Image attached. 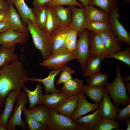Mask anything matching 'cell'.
Returning <instances> with one entry per match:
<instances>
[{
	"label": "cell",
	"instance_id": "6da1fadb",
	"mask_svg": "<svg viewBox=\"0 0 130 130\" xmlns=\"http://www.w3.org/2000/svg\"><path fill=\"white\" fill-rule=\"evenodd\" d=\"M30 81L23 63L18 59L6 63L0 68V106L3 105L9 93L13 90L20 91L24 83Z\"/></svg>",
	"mask_w": 130,
	"mask_h": 130
},
{
	"label": "cell",
	"instance_id": "7a4b0ae2",
	"mask_svg": "<svg viewBox=\"0 0 130 130\" xmlns=\"http://www.w3.org/2000/svg\"><path fill=\"white\" fill-rule=\"evenodd\" d=\"M27 24L35 46L41 52L43 61L46 60L52 54L50 35L45 29L40 28L30 20L27 21Z\"/></svg>",
	"mask_w": 130,
	"mask_h": 130
},
{
	"label": "cell",
	"instance_id": "3957f363",
	"mask_svg": "<svg viewBox=\"0 0 130 130\" xmlns=\"http://www.w3.org/2000/svg\"><path fill=\"white\" fill-rule=\"evenodd\" d=\"M117 74L114 81L111 83L107 82L104 85V89L110 96L115 106L117 109L121 104L126 106L130 104V98L126 92L125 85L122 79L120 66H116Z\"/></svg>",
	"mask_w": 130,
	"mask_h": 130
},
{
	"label": "cell",
	"instance_id": "277c9868",
	"mask_svg": "<svg viewBox=\"0 0 130 130\" xmlns=\"http://www.w3.org/2000/svg\"><path fill=\"white\" fill-rule=\"evenodd\" d=\"M75 59L76 58L74 52L70 51L66 48H64L56 51L39 65L52 70H57L63 68Z\"/></svg>",
	"mask_w": 130,
	"mask_h": 130
},
{
	"label": "cell",
	"instance_id": "5b68a950",
	"mask_svg": "<svg viewBox=\"0 0 130 130\" xmlns=\"http://www.w3.org/2000/svg\"><path fill=\"white\" fill-rule=\"evenodd\" d=\"M90 34L89 31L86 29H85L79 35L74 52L76 59L79 62L83 72L85 70L88 60L91 56Z\"/></svg>",
	"mask_w": 130,
	"mask_h": 130
},
{
	"label": "cell",
	"instance_id": "8992f818",
	"mask_svg": "<svg viewBox=\"0 0 130 130\" xmlns=\"http://www.w3.org/2000/svg\"><path fill=\"white\" fill-rule=\"evenodd\" d=\"M120 8L117 5L109 13L108 21L112 32L120 42L130 46V34L119 20Z\"/></svg>",
	"mask_w": 130,
	"mask_h": 130
},
{
	"label": "cell",
	"instance_id": "52a82bcc",
	"mask_svg": "<svg viewBox=\"0 0 130 130\" xmlns=\"http://www.w3.org/2000/svg\"><path fill=\"white\" fill-rule=\"evenodd\" d=\"M50 121L47 130H77L78 124L71 117L48 108Z\"/></svg>",
	"mask_w": 130,
	"mask_h": 130
},
{
	"label": "cell",
	"instance_id": "ba28073f",
	"mask_svg": "<svg viewBox=\"0 0 130 130\" xmlns=\"http://www.w3.org/2000/svg\"><path fill=\"white\" fill-rule=\"evenodd\" d=\"M27 97L25 91H21L17 99L16 105L12 116L8 121L7 128L8 130H16V126L21 127L23 130H26V122L22 120L21 117L23 108L26 104L28 102Z\"/></svg>",
	"mask_w": 130,
	"mask_h": 130
},
{
	"label": "cell",
	"instance_id": "9c48e42d",
	"mask_svg": "<svg viewBox=\"0 0 130 130\" xmlns=\"http://www.w3.org/2000/svg\"><path fill=\"white\" fill-rule=\"evenodd\" d=\"M29 36V34L9 28L0 34V44L4 47L10 48L17 43L26 44Z\"/></svg>",
	"mask_w": 130,
	"mask_h": 130
},
{
	"label": "cell",
	"instance_id": "30bf717a",
	"mask_svg": "<svg viewBox=\"0 0 130 130\" xmlns=\"http://www.w3.org/2000/svg\"><path fill=\"white\" fill-rule=\"evenodd\" d=\"M71 25L63 24L55 29L50 35L52 53L61 49L66 48L65 41L66 35L72 29Z\"/></svg>",
	"mask_w": 130,
	"mask_h": 130
},
{
	"label": "cell",
	"instance_id": "8fae6325",
	"mask_svg": "<svg viewBox=\"0 0 130 130\" xmlns=\"http://www.w3.org/2000/svg\"><path fill=\"white\" fill-rule=\"evenodd\" d=\"M89 44L91 56L98 57L102 60L106 58L108 53L99 34L92 32L90 34Z\"/></svg>",
	"mask_w": 130,
	"mask_h": 130
},
{
	"label": "cell",
	"instance_id": "7c38bea8",
	"mask_svg": "<svg viewBox=\"0 0 130 130\" xmlns=\"http://www.w3.org/2000/svg\"><path fill=\"white\" fill-rule=\"evenodd\" d=\"M99 106V104H93L88 102L84 93L81 91L77 107L71 118L75 121L82 116L95 111Z\"/></svg>",
	"mask_w": 130,
	"mask_h": 130
},
{
	"label": "cell",
	"instance_id": "4fadbf2b",
	"mask_svg": "<svg viewBox=\"0 0 130 130\" xmlns=\"http://www.w3.org/2000/svg\"><path fill=\"white\" fill-rule=\"evenodd\" d=\"M72 15L71 26L72 29L79 35L85 29L87 22L85 15V7L77 8L71 6Z\"/></svg>",
	"mask_w": 130,
	"mask_h": 130
},
{
	"label": "cell",
	"instance_id": "5bb4252c",
	"mask_svg": "<svg viewBox=\"0 0 130 130\" xmlns=\"http://www.w3.org/2000/svg\"><path fill=\"white\" fill-rule=\"evenodd\" d=\"M20 91L13 90L8 94L5 101L4 110L0 114V124L7 127L8 120L10 117L16 99Z\"/></svg>",
	"mask_w": 130,
	"mask_h": 130
},
{
	"label": "cell",
	"instance_id": "9a60e30c",
	"mask_svg": "<svg viewBox=\"0 0 130 130\" xmlns=\"http://www.w3.org/2000/svg\"><path fill=\"white\" fill-rule=\"evenodd\" d=\"M99 104V108L103 117L114 120H116L119 109L113 105L109 95L104 89L103 99Z\"/></svg>",
	"mask_w": 130,
	"mask_h": 130
},
{
	"label": "cell",
	"instance_id": "2e32d148",
	"mask_svg": "<svg viewBox=\"0 0 130 130\" xmlns=\"http://www.w3.org/2000/svg\"><path fill=\"white\" fill-rule=\"evenodd\" d=\"M99 34L104 42L108 55L122 50L120 41L115 36L110 29Z\"/></svg>",
	"mask_w": 130,
	"mask_h": 130
},
{
	"label": "cell",
	"instance_id": "e0dca14e",
	"mask_svg": "<svg viewBox=\"0 0 130 130\" xmlns=\"http://www.w3.org/2000/svg\"><path fill=\"white\" fill-rule=\"evenodd\" d=\"M9 3L7 20L10 24L12 29L17 32L29 34V31L22 23L19 14L14 8L13 4Z\"/></svg>",
	"mask_w": 130,
	"mask_h": 130
},
{
	"label": "cell",
	"instance_id": "ac0fdd59",
	"mask_svg": "<svg viewBox=\"0 0 130 130\" xmlns=\"http://www.w3.org/2000/svg\"><path fill=\"white\" fill-rule=\"evenodd\" d=\"M80 92L69 96L64 103L53 110L58 113L71 117L77 107Z\"/></svg>",
	"mask_w": 130,
	"mask_h": 130
},
{
	"label": "cell",
	"instance_id": "d6986e66",
	"mask_svg": "<svg viewBox=\"0 0 130 130\" xmlns=\"http://www.w3.org/2000/svg\"><path fill=\"white\" fill-rule=\"evenodd\" d=\"M69 96L60 92L43 95L41 104L54 109L64 103Z\"/></svg>",
	"mask_w": 130,
	"mask_h": 130
},
{
	"label": "cell",
	"instance_id": "ffe728a7",
	"mask_svg": "<svg viewBox=\"0 0 130 130\" xmlns=\"http://www.w3.org/2000/svg\"><path fill=\"white\" fill-rule=\"evenodd\" d=\"M14 4L18 11L23 24L27 27V22L28 20L35 23L32 8H29L24 0H6Z\"/></svg>",
	"mask_w": 130,
	"mask_h": 130
},
{
	"label": "cell",
	"instance_id": "44dd1931",
	"mask_svg": "<svg viewBox=\"0 0 130 130\" xmlns=\"http://www.w3.org/2000/svg\"><path fill=\"white\" fill-rule=\"evenodd\" d=\"M62 68L57 70H51L48 76L43 79L32 77L30 78V81L42 83L45 88V94H47L49 92L52 93L60 92V90L57 89L55 87L54 80L55 77L60 72Z\"/></svg>",
	"mask_w": 130,
	"mask_h": 130
},
{
	"label": "cell",
	"instance_id": "7402d4cb",
	"mask_svg": "<svg viewBox=\"0 0 130 130\" xmlns=\"http://www.w3.org/2000/svg\"><path fill=\"white\" fill-rule=\"evenodd\" d=\"M84 13L87 21H108V14L100 8L88 6L85 7Z\"/></svg>",
	"mask_w": 130,
	"mask_h": 130
},
{
	"label": "cell",
	"instance_id": "603a6c76",
	"mask_svg": "<svg viewBox=\"0 0 130 130\" xmlns=\"http://www.w3.org/2000/svg\"><path fill=\"white\" fill-rule=\"evenodd\" d=\"M23 89L29 101V109L34 108L37 105L41 104L43 95L41 83L39 82L36 85L35 90L32 91L28 89L25 85Z\"/></svg>",
	"mask_w": 130,
	"mask_h": 130
},
{
	"label": "cell",
	"instance_id": "cb8c5ba5",
	"mask_svg": "<svg viewBox=\"0 0 130 130\" xmlns=\"http://www.w3.org/2000/svg\"><path fill=\"white\" fill-rule=\"evenodd\" d=\"M104 88L103 87H93L82 85L81 91L87 96L90 100L96 104H99L103 97Z\"/></svg>",
	"mask_w": 130,
	"mask_h": 130
},
{
	"label": "cell",
	"instance_id": "d4e9b609",
	"mask_svg": "<svg viewBox=\"0 0 130 130\" xmlns=\"http://www.w3.org/2000/svg\"><path fill=\"white\" fill-rule=\"evenodd\" d=\"M30 116L34 119L47 126L50 121L48 108L44 105L39 104L35 108L28 110Z\"/></svg>",
	"mask_w": 130,
	"mask_h": 130
},
{
	"label": "cell",
	"instance_id": "484cf974",
	"mask_svg": "<svg viewBox=\"0 0 130 130\" xmlns=\"http://www.w3.org/2000/svg\"><path fill=\"white\" fill-rule=\"evenodd\" d=\"M83 82L77 78H72L63 83L60 92L69 96L78 94L81 92Z\"/></svg>",
	"mask_w": 130,
	"mask_h": 130
},
{
	"label": "cell",
	"instance_id": "4316f807",
	"mask_svg": "<svg viewBox=\"0 0 130 130\" xmlns=\"http://www.w3.org/2000/svg\"><path fill=\"white\" fill-rule=\"evenodd\" d=\"M47 7V17L45 29L50 35L55 29L63 24L56 15L53 8Z\"/></svg>",
	"mask_w": 130,
	"mask_h": 130
},
{
	"label": "cell",
	"instance_id": "83f0119b",
	"mask_svg": "<svg viewBox=\"0 0 130 130\" xmlns=\"http://www.w3.org/2000/svg\"><path fill=\"white\" fill-rule=\"evenodd\" d=\"M103 117L99 107L92 113L81 116L75 121L78 124L84 123L95 128Z\"/></svg>",
	"mask_w": 130,
	"mask_h": 130
},
{
	"label": "cell",
	"instance_id": "f1b7e54d",
	"mask_svg": "<svg viewBox=\"0 0 130 130\" xmlns=\"http://www.w3.org/2000/svg\"><path fill=\"white\" fill-rule=\"evenodd\" d=\"M16 45L10 48H6L2 46L0 49V68L6 63H12L18 59L16 54L14 53Z\"/></svg>",
	"mask_w": 130,
	"mask_h": 130
},
{
	"label": "cell",
	"instance_id": "f546056e",
	"mask_svg": "<svg viewBox=\"0 0 130 130\" xmlns=\"http://www.w3.org/2000/svg\"><path fill=\"white\" fill-rule=\"evenodd\" d=\"M47 6L44 5L38 7L32 8L35 23L40 28L45 29L47 17Z\"/></svg>",
	"mask_w": 130,
	"mask_h": 130
},
{
	"label": "cell",
	"instance_id": "4dcf8cb0",
	"mask_svg": "<svg viewBox=\"0 0 130 130\" xmlns=\"http://www.w3.org/2000/svg\"><path fill=\"white\" fill-rule=\"evenodd\" d=\"M57 16L63 24L71 25L72 15L71 6L65 7L59 5L52 7Z\"/></svg>",
	"mask_w": 130,
	"mask_h": 130
},
{
	"label": "cell",
	"instance_id": "1f68e13d",
	"mask_svg": "<svg viewBox=\"0 0 130 130\" xmlns=\"http://www.w3.org/2000/svg\"><path fill=\"white\" fill-rule=\"evenodd\" d=\"M102 60L99 58L90 56L87 62L86 69L83 72L84 77H88L99 72L101 67Z\"/></svg>",
	"mask_w": 130,
	"mask_h": 130
},
{
	"label": "cell",
	"instance_id": "d6a6232c",
	"mask_svg": "<svg viewBox=\"0 0 130 130\" xmlns=\"http://www.w3.org/2000/svg\"><path fill=\"white\" fill-rule=\"evenodd\" d=\"M109 75L98 72L89 77L86 79L88 85L93 87H103L107 82Z\"/></svg>",
	"mask_w": 130,
	"mask_h": 130
},
{
	"label": "cell",
	"instance_id": "836d02e7",
	"mask_svg": "<svg viewBox=\"0 0 130 130\" xmlns=\"http://www.w3.org/2000/svg\"><path fill=\"white\" fill-rule=\"evenodd\" d=\"M22 113L24 115L26 122L29 130H47L48 126L40 123L33 119L30 115L28 110L25 107Z\"/></svg>",
	"mask_w": 130,
	"mask_h": 130
},
{
	"label": "cell",
	"instance_id": "e575fe53",
	"mask_svg": "<svg viewBox=\"0 0 130 130\" xmlns=\"http://www.w3.org/2000/svg\"><path fill=\"white\" fill-rule=\"evenodd\" d=\"M85 28L89 31L98 34H100L110 29L108 21H87Z\"/></svg>",
	"mask_w": 130,
	"mask_h": 130
},
{
	"label": "cell",
	"instance_id": "d590c367",
	"mask_svg": "<svg viewBox=\"0 0 130 130\" xmlns=\"http://www.w3.org/2000/svg\"><path fill=\"white\" fill-rule=\"evenodd\" d=\"M117 0H90L89 6H96L108 14L117 5Z\"/></svg>",
	"mask_w": 130,
	"mask_h": 130
},
{
	"label": "cell",
	"instance_id": "8d00e7d4",
	"mask_svg": "<svg viewBox=\"0 0 130 130\" xmlns=\"http://www.w3.org/2000/svg\"><path fill=\"white\" fill-rule=\"evenodd\" d=\"M120 123L116 121L103 117L99 123L95 127L94 130H111L120 128Z\"/></svg>",
	"mask_w": 130,
	"mask_h": 130
},
{
	"label": "cell",
	"instance_id": "74e56055",
	"mask_svg": "<svg viewBox=\"0 0 130 130\" xmlns=\"http://www.w3.org/2000/svg\"><path fill=\"white\" fill-rule=\"evenodd\" d=\"M113 58L118 60L127 65L130 68V47L112 54L108 55L106 58Z\"/></svg>",
	"mask_w": 130,
	"mask_h": 130
},
{
	"label": "cell",
	"instance_id": "f35d334b",
	"mask_svg": "<svg viewBox=\"0 0 130 130\" xmlns=\"http://www.w3.org/2000/svg\"><path fill=\"white\" fill-rule=\"evenodd\" d=\"M78 35L77 33L72 29L66 35L65 41V46L66 48L71 52H74Z\"/></svg>",
	"mask_w": 130,
	"mask_h": 130
},
{
	"label": "cell",
	"instance_id": "ab89813d",
	"mask_svg": "<svg viewBox=\"0 0 130 130\" xmlns=\"http://www.w3.org/2000/svg\"><path fill=\"white\" fill-rule=\"evenodd\" d=\"M60 72L59 78L56 82V84L57 85L72 78V75L75 73V71L70 67L65 65L63 67Z\"/></svg>",
	"mask_w": 130,
	"mask_h": 130
},
{
	"label": "cell",
	"instance_id": "60d3db41",
	"mask_svg": "<svg viewBox=\"0 0 130 130\" xmlns=\"http://www.w3.org/2000/svg\"><path fill=\"white\" fill-rule=\"evenodd\" d=\"M46 5L47 6L52 7L57 6L64 5L77 6L79 8L84 7L81 3L76 0H53Z\"/></svg>",
	"mask_w": 130,
	"mask_h": 130
},
{
	"label": "cell",
	"instance_id": "b9f144b4",
	"mask_svg": "<svg viewBox=\"0 0 130 130\" xmlns=\"http://www.w3.org/2000/svg\"><path fill=\"white\" fill-rule=\"evenodd\" d=\"M130 117V104L124 108L120 110L117 114L116 120L124 121L128 118Z\"/></svg>",
	"mask_w": 130,
	"mask_h": 130
},
{
	"label": "cell",
	"instance_id": "7bdbcfd3",
	"mask_svg": "<svg viewBox=\"0 0 130 130\" xmlns=\"http://www.w3.org/2000/svg\"><path fill=\"white\" fill-rule=\"evenodd\" d=\"M9 28L12 29L10 24L7 20L0 21V34Z\"/></svg>",
	"mask_w": 130,
	"mask_h": 130
},
{
	"label": "cell",
	"instance_id": "ee69618b",
	"mask_svg": "<svg viewBox=\"0 0 130 130\" xmlns=\"http://www.w3.org/2000/svg\"><path fill=\"white\" fill-rule=\"evenodd\" d=\"M53 0H33V5L34 7H38L46 5Z\"/></svg>",
	"mask_w": 130,
	"mask_h": 130
},
{
	"label": "cell",
	"instance_id": "f6af8a7d",
	"mask_svg": "<svg viewBox=\"0 0 130 130\" xmlns=\"http://www.w3.org/2000/svg\"><path fill=\"white\" fill-rule=\"evenodd\" d=\"M95 128L83 123L78 124L77 130H94Z\"/></svg>",
	"mask_w": 130,
	"mask_h": 130
},
{
	"label": "cell",
	"instance_id": "bcb514c9",
	"mask_svg": "<svg viewBox=\"0 0 130 130\" xmlns=\"http://www.w3.org/2000/svg\"><path fill=\"white\" fill-rule=\"evenodd\" d=\"M9 5V3L6 0H1L0 1V11L7 9Z\"/></svg>",
	"mask_w": 130,
	"mask_h": 130
},
{
	"label": "cell",
	"instance_id": "7dc6e473",
	"mask_svg": "<svg viewBox=\"0 0 130 130\" xmlns=\"http://www.w3.org/2000/svg\"><path fill=\"white\" fill-rule=\"evenodd\" d=\"M7 10L0 11V21L7 20Z\"/></svg>",
	"mask_w": 130,
	"mask_h": 130
},
{
	"label": "cell",
	"instance_id": "c3c4849f",
	"mask_svg": "<svg viewBox=\"0 0 130 130\" xmlns=\"http://www.w3.org/2000/svg\"><path fill=\"white\" fill-rule=\"evenodd\" d=\"M85 7L89 6L90 0H78Z\"/></svg>",
	"mask_w": 130,
	"mask_h": 130
},
{
	"label": "cell",
	"instance_id": "681fc988",
	"mask_svg": "<svg viewBox=\"0 0 130 130\" xmlns=\"http://www.w3.org/2000/svg\"><path fill=\"white\" fill-rule=\"evenodd\" d=\"M124 121L127 124V128L126 130H130V118H128L124 120Z\"/></svg>",
	"mask_w": 130,
	"mask_h": 130
},
{
	"label": "cell",
	"instance_id": "f907efd6",
	"mask_svg": "<svg viewBox=\"0 0 130 130\" xmlns=\"http://www.w3.org/2000/svg\"><path fill=\"white\" fill-rule=\"evenodd\" d=\"M122 79L124 82L130 81V75L125 77L122 76Z\"/></svg>",
	"mask_w": 130,
	"mask_h": 130
},
{
	"label": "cell",
	"instance_id": "816d5d0a",
	"mask_svg": "<svg viewBox=\"0 0 130 130\" xmlns=\"http://www.w3.org/2000/svg\"><path fill=\"white\" fill-rule=\"evenodd\" d=\"M126 85H125V88L126 90H127L130 95V81L126 82Z\"/></svg>",
	"mask_w": 130,
	"mask_h": 130
},
{
	"label": "cell",
	"instance_id": "f5cc1de1",
	"mask_svg": "<svg viewBox=\"0 0 130 130\" xmlns=\"http://www.w3.org/2000/svg\"><path fill=\"white\" fill-rule=\"evenodd\" d=\"M7 128L6 127L0 124V130H7Z\"/></svg>",
	"mask_w": 130,
	"mask_h": 130
},
{
	"label": "cell",
	"instance_id": "db71d44e",
	"mask_svg": "<svg viewBox=\"0 0 130 130\" xmlns=\"http://www.w3.org/2000/svg\"><path fill=\"white\" fill-rule=\"evenodd\" d=\"M125 2L130 3V0H123Z\"/></svg>",
	"mask_w": 130,
	"mask_h": 130
},
{
	"label": "cell",
	"instance_id": "11a10c76",
	"mask_svg": "<svg viewBox=\"0 0 130 130\" xmlns=\"http://www.w3.org/2000/svg\"><path fill=\"white\" fill-rule=\"evenodd\" d=\"M2 112V110L1 109V107L0 106V113Z\"/></svg>",
	"mask_w": 130,
	"mask_h": 130
},
{
	"label": "cell",
	"instance_id": "9f6ffc18",
	"mask_svg": "<svg viewBox=\"0 0 130 130\" xmlns=\"http://www.w3.org/2000/svg\"><path fill=\"white\" fill-rule=\"evenodd\" d=\"M1 46H0V47H1Z\"/></svg>",
	"mask_w": 130,
	"mask_h": 130
},
{
	"label": "cell",
	"instance_id": "6f0895ef",
	"mask_svg": "<svg viewBox=\"0 0 130 130\" xmlns=\"http://www.w3.org/2000/svg\"><path fill=\"white\" fill-rule=\"evenodd\" d=\"M1 0H0V1Z\"/></svg>",
	"mask_w": 130,
	"mask_h": 130
}]
</instances>
